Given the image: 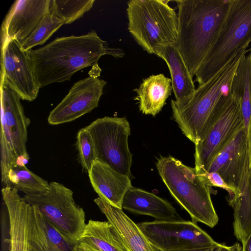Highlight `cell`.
Instances as JSON below:
<instances>
[{
    "label": "cell",
    "mask_w": 251,
    "mask_h": 251,
    "mask_svg": "<svg viewBox=\"0 0 251 251\" xmlns=\"http://www.w3.org/2000/svg\"><path fill=\"white\" fill-rule=\"evenodd\" d=\"M251 42V0H231L217 40L196 72L201 85L218 73L238 50Z\"/></svg>",
    "instance_id": "cell-6"
},
{
    "label": "cell",
    "mask_w": 251,
    "mask_h": 251,
    "mask_svg": "<svg viewBox=\"0 0 251 251\" xmlns=\"http://www.w3.org/2000/svg\"><path fill=\"white\" fill-rule=\"evenodd\" d=\"M247 48L237 50L226 64L193 95L180 101L172 100L173 117L183 134L195 145L205 136L217 116L219 100L228 93L235 73Z\"/></svg>",
    "instance_id": "cell-3"
},
{
    "label": "cell",
    "mask_w": 251,
    "mask_h": 251,
    "mask_svg": "<svg viewBox=\"0 0 251 251\" xmlns=\"http://www.w3.org/2000/svg\"><path fill=\"white\" fill-rule=\"evenodd\" d=\"M137 224L147 238L163 251H178L220 244L192 221L156 220Z\"/></svg>",
    "instance_id": "cell-10"
},
{
    "label": "cell",
    "mask_w": 251,
    "mask_h": 251,
    "mask_svg": "<svg viewBox=\"0 0 251 251\" xmlns=\"http://www.w3.org/2000/svg\"><path fill=\"white\" fill-rule=\"evenodd\" d=\"M231 0L176 1L178 8L176 46L193 77L217 40Z\"/></svg>",
    "instance_id": "cell-2"
},
{
    "label": "cell",
    "mask_w": 251,
    "mask_h": 251,
    "mask_svg": "<svg viewBox=\"0 0 251 251\" xmlns=\"http://www.w3.org/2000/svg\"><path fill=\"white\" fill-rule=\"evenodd\" d=\"M90 183L99 197L111 205L122 209L124 197L132 186L130 178L99 160L88 173Z\"/></svg>",
    "instance_id": "cell-16"
},
{
    "label": "cell",
    "mask_w": 251,
    "mask_h": 251,
    "mask_svg": "<svg viewBox=\"0 0 251 251\" xmlns=\"http://www.w3.org/2000/svg\"><path fill=\"white\" fill-rule=\"evenodd\" d=\"M122 209L134 214L150 216L158 221L181 220L169 201L153 193L132 186L125 195Z\"/></svg>",
    "instance_id": "cell-18"
},
{
    "label": "cell",
    "mask_w": 251,
    "mask_h": 251,
    "mask_svg": "<svg viewBox=\"0 0 251 251\" xmlns=\"http://www.w3.org/2000/svg\"><path fill=\"white\" fill-rule=\"evenodd\" d=\"M222 245L223 244H220L219 245L214 247L189 249L178 251H220Z\"/></svg>",
    "instance_id": "cell-30"
},
{
    "label": "cell",
    "mask_w": 251,
    "mask_h": 251,
    "mask_svg": "<svg viewBox=\"0 0 251 251\" xmlns=\"http://www.w3.org/2000/svg\"><path fill=\"white\" fill-rule=\"evenodd\" d=\"M22 191L25 194H34L46 192L50 183L30 171L25 166L16 165L8 175V185Z\"/></svg>",
    "instance_id": "cell-25"
},
{
    "label": "cell",
    "mask_w": 251,
    "mask_h": 251,
    "mask_svg": "<svg viewBox=\"0 0 251 251\" xmlns=\"http://www.w3.org/2000/svg\"><path fill=\"white\" fill-rule=\"evenodd\" d=\"M95 202L115 227L128 251H163L152 243L122 209L98 197Z\"/></svg>",
    "instance_id": "cell-17"
},
{
    "label": "cell",
    "mask_w": 251,
    "mask_h": 251,
    "mask_svg": "<svg viewBox=\"0 0 251 251\" xmlns=\"http://www.w3.org/2000/svg\"></svg>",
    "instance_id": "cell-35"
},
{
    "label": "cell",
    "mask_w": 251,
    "mask_h": 251,
    "mask_svg": "<svg viewBox=\"0 0 251 251\" xmlns=\"http://www.w3.org/2000/svg\"><path fill=\"white\" fill-rule=\"evenodd\" d=\"M32 206L36 235L42 251H77L78 241L65 237L43 216L37 206Z\"/></svg>",
    "instance_id": "cell-24"
},
{
    "label": "cell",
    "mask_w": 251,
    "mask_h": 251,
    "mask_svg": "<svg viewBox=\"0 0 251 251\" xmlns=\"http://www.w3.org/2000/svg\"><path fill=\"white\" fill-rule=\"evenodd\" d=\"M20 100L15 91L0 82V144L8 147L17 159L24 156L29 159L26 143L30 120L25 116Z\"/></svg>",
    "instance_id": "cell-12"
},
{
    "label": "cell",
    "mask_w": 251,
    "mask_h": 251,
    "mask_svg": "<svg viewBox=\"0 0 251 251\" xmlns=\"http://www.w3.org/2000/svg\"><path fill=\"white\" fill-rule=\"evenodd\" d=\"M34 74L40 88L70 80L76 72L99 66L101 56H124L120 48H111L95 31L87 34L58 37L43 47L28 50Z\"/></svg>",
    "instance_id": "cell-1"
},
{
    "label": "cell",
    "mask_w": 251,
    "mask_h": 251,
    "mask_svg": "<svg viewBox=\"0 0 251 251\" xmlns=\"http://www.w3.org/2000/svg\"><path fill=\"white\" fill-rule=\"evenodd\" d=\"M242 247L239 243H235L231 246L222 245L220 251H242Z\"/></svg>",
    "instance_id": "cell-31"
},
{
    "label": "cell",
    "mask_w": 251,
    "mask_h": 251,
    "mask_svg": "<svg viewBox=\"0 0 251 251\" xmlns=\"http://www.w3.org/2000/svg\"><path fill=\"white\" fill-rule=\"evenodd\" d=\"M201 175L205 177L210 186L219 187L226 191L228 193V201L236 196L238 190L229 186L218 173L205 172Z\"/></svg>",
    "instance_id": "cell-29"
},
{
    "label": "cell",
    "mask_w": 251,
    "mask_h": 251,
    "mask_svg": "<svg viewBox=\"0 0 251 251\" xmlns=\"http://www.w3.org/2000/svg\"><path fill=\"white\" fill-rule=\"evenodd\" d=\"M250 53L251 54V48H250Z\"/></svg>",
    "instance_id": "cell-34"
},
{
    "label": "cell",
    "mask_w": 251,
    "mask_h": 251,
    "mask_svg": "<svg viewBox=\"0 0 251 251\" xmlns=\"http://www.w3.org/2000/svg\"><path fill=\"white\" fill-rule=\"evenodd\" d=\"M169 0H130L127 2L128 30L142 49L158 56L165 47L175 45L177 15Z\"/></svg>",
    "instance_id": "cell-5"
},
{
    "label": "cell",
    "mask_w": 251,
    "mask_h": 251,
    "mask_svg": "<svg viewBox=\"0 0 251 251\" xmlns=\"http://www.w3.org/2000/svg\"><path fill=\"white\" fill-rule=\"evenodd\" d=\"M23 199L37 206L43 216L65 237L78 241L86 225L85 215L83 208L75 203L72 190L52 181L46 192L25 194Z\"/></svg>",
    "instance_id": "cell-7"
},
{
    "label": "cell",
    "mask_w": 251,
    "mask_h": 251,
    "mask_svg": "<svg viewBox=\"0 0 251 251\" xmlns=\"http://www.w3.org/2000/svg\"><path fill=\"white\" fill-rule=\"evenodd\" d=\"M77 251H96L83 244H79Z\"/></svg>",
    "instance_id": "cell-33"
},
{
    "label": "cell",
    "mask_w": 251,
    "mask_h": 251,
    "mask_svg": "<svg viewBox=\"0 0 251 251\" xmlns=\"http://www.w3.org/2000/svg\"><path fill=\"white\" fill-rule=\"evenodd\" d=\"M95 0H51L50 12L69 24L81 18L91 9Z\"/></svg>",
    "instance_id": "cell-26"
},
{
    "label": "cell",
    "mask_w": 251,
    "mask_h": 251,
    "mask_svg": "<svg viewBox=\"0 0 251 251\" xmlns=\"http://www.w3.org/2000/svg\"><path fill=\"white\" fill-rule=\"evenodd\" d=\"M251 54L241 60L233 76L230 91L240 99L244 129L251 145Z\"/></svg>",
    "instance_id": "cell-23"
},
{
    "label": "cell",
    "mask_w": 251,
    "mask_h": 251,
    "mask_svg": "<svg viewBox=\"0 0 251 251\" xmlns=\"http://www.w3.org/2000/svg\"><path fill=\"white\" fill-rule=\"evenodd\" d=\"M238 193L228 201L234 210V234L242 245L251 233V154L248 155Z\"/></svg>",
    "instance_id": "cell-19"
},
{
    "label": "cell",
    "mask_w": 251,
    "mask_h": 251,
    "mask_svg": "<svg viewBox=\"0 0 251 251\" xmlns=\"http://www.w3.org/2000/svg\"><path fill=\"white\" fill-rule=\"evenodd\" d=\"M76 148L79 162L83 170L88 174L94 162L98 160V156L93 138L85 127L77 132Z\"/></svg>",
    "instance_id": "cell-28"
},
{
    "label": "cell",
    "mask_w": 251,
    "mask_h": 251,
    "mask_svg": "<svg viewBox=\"0 0 251 251\" xmlns=\"http://www.w3.org/2000/svg\"><path fill=\"white\" fill-rule=\"evenodd\" d=\"M0 82L8 86L21 100L32 101L38 95L36 81L28 51L15 39H1Z\"/></svg>",
    "instance_id": "cell-11"
},
{
    "label": "cell",
    "mask_w": 251,
    "mask_h": 251,
    "mask_svg": "<svg viewBox=\"0 0 251 251\" xmlns=\"http://www.w3.org/2000/svg\"><path fill=\"white\" fill-rule=\"evenodd\" d=\"M158 56L168 66L175 100L180 101L191 97L196 89L194 81L176 44L163 48Z\"/></svg>",
    "instance_id": "cell-21"
},
{
    "label": "cell",
    "mask_w": 251,
    "mask_h": 251,
    "mask_svg": "<svg viewBox=\"0 0 251 251\" xmlns=\"http://www.w3.org/2000/svg\"><path fill=\"white\" fill-rule=\"evenodd\" d=\"M243 127L240 99L229 91L221 98L214 123L195 145V168L198 174L206 171L213 158Z\"/></svg>",
    "instance_id": "cell-8"
},
{
    "label": "cell",
    "mask_w": 251,
    "mask_h": 251,
    "mask_svg": "<svg viewBox=\"0 0 251 251\" xmlns=\"http://www.w3.org/2000/svg\"><path fill=\"white\" fill-rule=\"evenodd\" d=\"M78 242L96 251H128L114 226L108 221L89 220Z\"/></svg>",
    "instance_id": "cell-22"
},
{
    "label": "cell",
    "mask_w": 251,
    "mask_h": 251,
    "mask_svg": "<svg viewBox=\"0 0 251 251\" xmlns=\"http://www.w3.org/2000/svg\"><path fill=\"white\" fill-rule=\"evenodd\" d=\"M242 251H251V233L242 245Z\"/></svg>",
    "instance_id": "cell-32"
},
{
    "label": "cell",
    "mask_w": 251,
    "mask_h": 251,
    "mask_svg": "<svg viewBox=\"0 0 251 251\" xmlns=\"http://www.w3.org/2000/svg\"><path fill=\"white\" fill-rule=\"evenodd\" d=\"M51 0H17L1 25V39H15L21 44L50 10Z\"/></svg>",
    "instance_id": "cell-14"
},
{
    "label": "cell",
    "mask_w": 251,
    "mask_h": 251,
    "mask_svg": "<svg viewBox=\"0 0 251 251\" xmlns=\"http://www.w3.org/2000/svg\"><path fill=\"white\" fill-rule=\"evenodd\" d=\"M106 81L96 76L81 79L50 113L48 122L57 125L72 122L98 107Z\"/></svg>",
    "instance_id": "cell-13"
},
{
    "label": "cell",
    "mask_w": 251,
    "mask_h": 251,
    "mask_svg": "<svg viewBox=\"0 0 251 251\" xmlns=\"http://www.w3.org/2000/svg\"><path fill=\"white\" fill-rule=\"evenodd\" d=\"M85 128L94 140L98 160L131 178L132 155L128 148L130 127L127 119L106 116L96 119Z\"/></svg>",
    "instance_id": "cell-9"
},
{
    "label": "cell",
    "mask_w": 251,
    "mask_h": 251,
    "mask_svg": "<svg viewBox=\"0 0 251 251\" xmlns=\"http://www.w3.org/2000/svg\"><path fill=\"white\" fill-rule=\"evenodd\" d=\"M134 91L143 114L155 116L160 112L173 91L171 79L160 74L144 79Z\"/></svg>",
    "instance_id": "cell-20"
},
{
    "label": "cell",
    "mask_w": 251,
    "mask_h": 251,
    "mask_svg": "<svg viewBox=\"0 0 251 251\" xmlns=\"http://www.w3.org/2000/svg\"><path fill=\"white\" fill-rule=\"evenodd\" d=\"M156 167L171 195L190 215L192 222L211 228L219 218L211 198L212 187L196 168L187 166L171 156H161Z\"/></svg>",
    "instance_id": "cell-4"
},
{
    "label": "cell",
    "mask_w": 251,
    "mask_h": 251,
    "mask_svg": "<svg viewBox=\"0 0 251 251\" xmlns=\"http://www.w3.org/2000/svg\"><path fill=\"white\" fill-rule=\"evenodd\" d=\"M249 153L251 149L243 127L213 158L205 172L218 173L229 186L237 190Z\"/></svg>",
    "instance_id": "cell-15"
},
{
    "label": "cell",
    "mask_w": 251,
    "mask_h": 251,
    "mask_svg": "<svg viewBox=\"0 0 251 251\" xmlns=\"http://www.w3.org/2000/svg\"><path fill=\"white\" fill-rule=\"evenodd\" d=\"M64 23L52 14L50 10L22 43V49L27 51L35 46L43 45Z\"/></svg>",
    "instance_id": "cell-27"
}]
</instances>
